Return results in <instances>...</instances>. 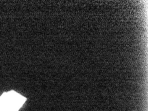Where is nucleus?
Wrapping results in <instances>:
<instances>
[{"label":"nucleus","instance_id":"obj_1","mask_svg":"<svg viewBox=\"0 0 148 111\" xmlns=\"http://www.w3.org/2000/svg\"><path fill=\"white\" fill-rule=\"evenodd\" d=\"M26 101L22 95L11 91L0 97V111H19Z\"/></svg>","mask_w":148,"mask_h":111}]
</instances>
